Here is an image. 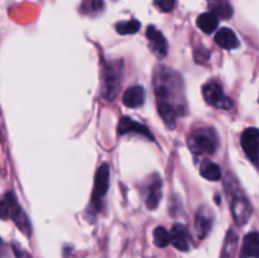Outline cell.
<instances>
[{"instance_id": "obj_8", "label": "cell", "mask_w": 259, "mask_h": 258, "mask_svg": "<svg viewBox=\"0 0 259 258\" xmlns=\"http://www.w3.org/2000/svg\"><path fill=\"white\" fill-rule=\"evenodd\" d=\"M146 35L149 40V48H151L152 52L158 58L166 57L167 52H168V43H167L162 32H159L154 25H149L147 28Z\"/></svg>"}, {"instance_id": "obj_16", "label": "cell", "mask_w": 259, "mask_h": 258, "mask_svg": "<svg viewBox=\"0 0 259 258\" xmlns=\"http://www.w3.org/2000/svg\"><path fill=\"white\" fill-rule=\"evenodd\" d=\"M10 219L14 222V224L17 225L18 229H19L23 234L27 235V237H30V234H32V225H30V222L29 219H28L27 214H25L24 210L22 209V206H20L19 204H18L17 206H15V209L13 210Z\"/></svg>"}, {"instance_id": "obj_2", "label": "cell", "mask_w": 259, "mask_h": 258, "mask_svg": "<svg viewBox=\"0 0 259 258\" xmlns=\"http://www.w3.org/2000/svg\"><path fill=\"white\" fill-rule=\"evenodd\" d=\"M225 190H227L228 199H229L230 211L234 218L235 224L243 227L248 223L253 214L252 205L249 200L243 192L242 187L238 184L237 179L233 175L228 174L225 179Z\"/></svg>"}, {"instance_id": "obj_20", "label": "cell", "mask_w": 259, "mask_h": 258, "mask_svg": "<svg viewBox=\"0 0 259 258\" xmlns=\"http://www.w3.org/2000/svg\"><path fill=\"white\" fill-rule=\"evenodd\" d=\"M238 234L233 229L228 232L227 238H225L224 245H223L222 257L220 258H235V253H237L238 248Z\"/></svg>"}, {"instance_id": "obj_28", "label": "cell", "mask_w": 259, "mask_h": 258, "mask_svg": "<svg viewBox=\"0 0 259 258\" xmlns=\"http://www.w3.org/2000/svg\"><path fill=\"white\" fill-rule=\"evenodd\" d=\"M0 137H2V136H0Z\"/></svg>"}, {"instance_id": "obj_11", "label": "cell", "mask_w": 259, "mask_h": 258, "mask_svg": "<svg viewBox=\"0 0 259 258\" xmlns=\"http://www.w3.org/2000/svg\"><path fill=\"white\" fill-rule=\"evenodd\" d=\"M212 227V217L210 210L206 206L200 207L195 218V229H196L197 237L200 239H204L210 233Z\"/></svg>"}, {"instance_id": "obj_12", "label": "cell", "mask_w": 259, "mask_h": 258, "mask_svg": "<svg viewBox=\"0 0 259 258\" xmlns=\"http://www.w3.org/2000/svg\"><path fill=\"white\" fill-rule=\"evenodd\" d=\"M171 243L177 250L187 252L190 250L189 233L184 224H175L171 229Z\"/></svg>"}, {"instance_id": "obj_14", "label": "cell", "mask_w": 259, "mask_h": 258, "mask_svg": "<svg viewBox=\"0 0 259 258\" xmlns=\"http://www.w3.org/2000/svg\"><path fill=\"white\" fill-rule=\"evenodd\" d=\"M215 42L219 47L224 48V50H234V48L239 47L240 45L237 34L230 28H222V29L218 30L217 35H215Z\"/></svg>"}, {"instance_id": "obj_5", "label": "cell", "mask_w": 259, "mask_h": 258, "mask_svg": "<svg viewBox=\"0 0 259 258\" xmlns=\"http://www.w3.org/2000/svg\"><path fill=\"white\" fill-rule=\"evenodd\" d=\"M202 96L209 105L218 109L229 110L233 108V101L225 95L223 86L218 81H209L202 86Z\"/></svg>"}, {"instance_id": "obj_4", "label": "cell", "mask_w": 259, "mask_h": 258, "mask_svg": "<svg viewBox=\"0 0 259 258\" xmlns=\"http://www.w3.org/2000/svg\"><path fill=\"white\" fill-rule=\"evenodd\" d=\"M190 151L194 154H212L219 146V139L214 129L200 128L192 132L187 139Z\"/></svg>"}, {"instance_id": "obj_25", "label": "cell", "mask_w": 259, "mask_h": 258, "mask_svg": "<svg viewBox=\"0 0 259 258\" xmlns=\"http://www.w3.org/2000/svg\"><path fill=\"white\" fill-rule=\"evenodd\" d=\"M176 0H154V5L157 9H159L163 13H168L174 9Z\"/></svg>"}, {"instance_id": "obj_21", "label": "cell", "mask_w": 259, "mask_h": 258, "mask_svg": "<svg viewBox=\"0 0 259 258\" xmlns=\"http://www.w3.org/2000/svg\"><path fill=\"white\" fill-rule=\"evenodd\" d=\"M200 174L204 179L209 180V181H219L222 179V169L214 162L206 161L202 163L201 168H200Z\"/></svg>"}, {"instance_id": "obj_26", "label": "cell", "mask_w": 259, "mask_h": 258, "mask_svg": "<svg viewBox=\"0 0 259 258\" xmlns=\"http://www.w3.org/2000/svg\"><path fill=\"white\" fill-rule=\"evenodd\" d=\"M210 57V52L207 50H205V48H197L196 51H195V60L197 61V62H206L207 60H209Z\"/></svg>"}, {"instance_id": "obj_17", "label": "cell", "mask_w": 259, "mask_h": 258, "mask_svg": "<svg viewBox=\"0 0 259 258\" xmlns=\"http://www.w3.org/2000/svg\"><path fill=\"white\" fill-rule=\"evenodd\" d=\"M17 205L18 201L14 192L8 191L7 194H4V196L0 197V219H10L13 210L15 209Z\"/></svg>"}, {"instance_id": "obj_15", "label": "cell", "mask_w": 259, "mask_h": 258, "mask_svg": "<svg viewBox=\"0 0 259 258\" xmlns=\"http://www.w3.org/2000/svg\"><path fill=\"white\" fill-rule=\"evenodd\" d=\"M144 99H146V91L142 86L136 85L129 88L128 90L124 93L123 95V103L124 105L128 106V108H139V106L143 105Z\"/></svg>"}, {"instance_id": "obj_24", "label": "cell", "mask_w": 259, "mask_h": 258, "mask_svg": "<svg viewBox=\"0 0 259 258\" xmlns=\"http://www.w3.org/2000/svg\"><path fill=\"white\" fill-rule=\"evenodd\" d=\"M104 7L103 0H86L82 5V12L96 13L100 12Z\"/></svg>"}, {"instance_id": "obj_27", "label": "cell", "mask_w": 259, "mask_h": 258, "mask_svg": "<svg viewBox=\"0 0 259 258\" xmlns=\"http://www.w3.org/2000/svg\"><path fill=\"white\" fill-rule=\"evenodd\" d=\"M8 255H9V248L0 238V258H8Z\"/></svg>"}, {"instance_id": "obj_3", "label": "cell", "mask_w": 259, "mask_h": 258, "mask_svg": "<svg viewBox=\"0 0 259 258\" xmlns=\"http://www.w3.org/2000/svg\"><path fill=\"white\" fill-rule=\"evenodd\" d=\"M123 77V61H109L103 70V96L105 100L113 101L118 96Z\"/></svg>"}, {"instance_id": "obj_7", "label": "cell", "mask_w": 259, "mask_h": 258, "mask_svg": "<svg viewBox=\"0 0 259 258\" xmlns=\"http://www.w3.org/2000/svg\"><path fill=\"white\" fill-rule=\"evenodd\" d=\"M243 149L253 164L259 167V129L247 128L240 138Z\"/></svg>"}, {"instance_id": "obj_6", "label": "cell", "mask_w": 259, "mask_h": 258, "mask_svg": "<svg viewBox=\"0 0 259 258\" xmlns=\"http://www.w3.org/2000/svg\"><path fill=\"white\" fill-rule=\"evenodd\" d=\"M109 180H110V168H109L108 163H103L96 171L93 199H91V204L95 207L96 211L100 210L101 200L109 190Z\"/></svg>"}, {"instance_id": "obj_19", "label": "cell", "mask_w": 259, "mask_h": 258, "mask_svg": "<svg viewBox=\"0 0 259 258\" xmlns=\"http://www.w3.org/2000/svg\"><path fill=\"white\" fill-rule=\"evenodd\" d=\"M210 10H211L212 14L217 15L218 18H222V19H230L233 17V13H234L233 7L227 0H212L210 3Z\"/></svg>"}, {"instance_id": "obj_10", "label": "cell", "mask_w": 259, "mask_h": 258, "mask_svg": "<svg viewBox=\"0 0 259 258\" xmlns=\"http://www.w3.org/2000/svg\"><path fill=\"white\" fill-rule=\"evenodd\" d=\"M146 205L149 210L157 209L159 200L162 197V180L157 175H154L149 180L146 189Z\"/></svg>"}, {"instance_id": "obj_13", "label": "cell", "mask_w": 259, "mask_h": 258, "mask_svg": "<svg viewBox=\"0 0 259 258\" xmlns=\"http://www.w3.org/2000/svg\"><path fill=\"white\" fill-rule=\"evenodd\" d=\"M240 258H259V233L250 232L243 239Z\"/></svg>"}, {"instance_id": "obj_1", "label": "cell", "mask_w": 259, "mask_h": 258, "mask_svg": "<svg viewBox=\"0 0 259 258\" xmlns=\"http://www.w3.org/2000/svg\"><path fill=\"white\" fill-rule=\"evenodd\" d=\"M154 91L159 115L168 128H174L186 108L182 77L169 68L158 67L154 75Z\"/></svg>"}, {"instance_id": "obj_9", "label": "cell", "mask_w": 259, "mask_h": 258, "mask_svg": "<svg viewBox=\"0 0 259 258\" xmlns=\"http://www.w3.org/2000/svg\"><path fill=\"white\" fill-rule=\"evenodd\" d=\"M118 133L121 134V136L126 133H138V134H142V136L147 137V138L151 139V141H154L153 134L151 133V131H149L146 125L133 120V119L129 118V116H123V118L119 120Z\"/></svg>"}, {"instance_id": "obj_22", "label": "cell", "mask_w": 259, "mask_h": 258, "mask_svg": "<svg viewBox=\"0 0 259 258\" xmlns=\"http://www.w3.org/2000/svg\"><path fill=\"white\" fill-rule=\"evenodd\" d=\"M154 244L159 248H166L171 243V234L164 227H157L153 230Z\"/></svg>"}, {"instance_id": "obj_23", "label": "cell", "mask_w": 259, "mask_h": 258, "mask_svg": "<svg viewBox=\"0 0 259 258\" xmlns=\"http://www.w3.org/2000/svg\"><path fill=\"white\" fill-rule=\"evenodd\" d=\"M141 28V23L136 19L126 20V22L116 23L115 29L119 34H134Z\"/></svg>"}, {"instance_id": "obj_18", "label": "cell", "mask_w": 259, "mask_h": 258, "mask_svg": "<svg viewBox=\"0 0 259 258\" xmlns=\"http://www.w3.org/2000/svg\"><path fill=\"white\" fill-rule=\"evenodd\" d=\"M196 24L202 32L210 34V33H212L218 28V24H219V18H218L215 14H212L211 12L204 13V14L199 15V18H197L196 20Z\"/></svg>"}]
</instances>
